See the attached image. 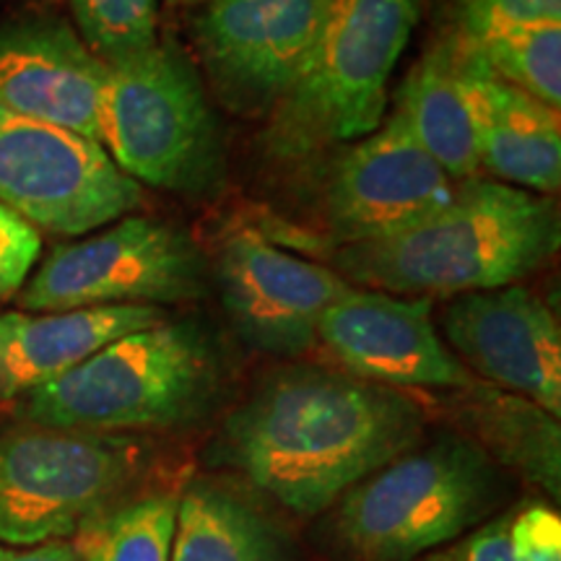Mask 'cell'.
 <instances>
[{
	"mask_svg": "<svg viewBox=\"0 0 561 561\" xmlns=\"http://www.w3.org/2000/svg\"><path fill=\"white\" fill-rule=\"evenodd\" d=\"M401 390L346 371L291 367L268 377L224 424L221 458L297 515H318L424 437Z\"/></svg>",
	"mask_w": 561,
	"mask_h": 561,
	"instance_id": "obj_1",
	"label": "cell"
},
{
	"mask_svg": "<svg viewBox=\"0 0 561 561\" xmlns=\"http://www.w3.org/2000/svg\"><path fill=\"white\" fill-rule=\"evenodd\" d=\"M557 201L489 178L460 180L447 206L382 240L341 244L348 284L396 297L453 299L520 284L557 255Z\"/></svg>",
	"mask_w": 561,
	"mask_h": 561,
	"instance_id": "obj_2",
	"label": "cell"
},
{
	"mask_svg": "<svg viewBox=\"0 0 561 561\" xmlns=\"http://www.w3.org/2000/svg\"><path fill=\"white\" fill-rule=\"evenodd\" d=\"M219 388L221 362L210 335L193 320H164L110 341L21 398L16 411L47 430L161 432L198 421Z\"/></svg>",
	"mask_w": 561,
	"mask_h": 561,
	"instance_id": "obj_3",
	"label": "cell"
},
{
	"mask_svg": "<svg viewBox=\"0 0 561 561\" xmlns=\"http://www.w3.org/2000/svg\"><path fill=\"white\" fill-rule=\"evenodd\" d=\"M426 0H333L289 94L271 112L265 149L299 161L380 128L388 81Z\"/></svg>",
	"mask_w": 561,
	"mask_h": 561,
	"instance_id": "obj_4",
	"label": "cell"
},
{
	"mask_svg": "<svg viewBox=\"0 0 561 561\" xmlns=\"http://www.w3.org/2000/svg\"><path fill=\"white\" fill-rule=\"evenodd\" d=\"M102 146L138 185L191 195L216 193L227 174L219 121L193 60L174 42L110 68Z\"/></svg>",
	"mask_w": 561,
	"mask_h": 561,
	"instance_id": "obj_5",
	"label": "cell"
},
{
	"mask_svg": "<svg viewBox=\"0 0 561 561\" xmlns=\"http://www.w3.org/2000/svg\"><path fill=\"white\" fill-rule=\"evenodd\" d=\"M494 462L473 439L439 437L346 491L335 528L362 561H411L453 541L494 507Z\"/></svg>",
	"mask_w": 561,
	"mask_h": 561,
	"instance_id": "obj_6",
	"label": "cell"
},
{
	"mask_svg": "<svg viewBox=\"0 0 561 561\" xmlns=\"http://www.w3.org/2000/svg\"><path fill=\"white\" fill-rule=\"evenodd\" d=\"M210 265L193 237L153 216H123L107 229L55 244L16 294L26 312H76L206 299Z\"/></svg>",
	"mask_w": 561,
	"mask_h": 561,
	"instance_id": "obj_7",
	"label": "cell"
},
{
	"mask_svg": "<svg viewBox=\"0 0 561 561\" xmlns=\"http://www.w3.org/2000/svg\"><path fill=\"white\" fill-rule=\"evenodd\" d=\"M140 445L125 434L26 424L0 434V546L73 538L136 481Z\"/></svg>",
	"mask_w": 561,
	"mask_h": 561,
	"instance_id": "obj_8",
	"label": "cell"
},
{
	"mask_svg": "<svg viewBox=\"0 0 561 561\" xmlns=\"http://www.w3.org/2000/svg\"><path fill=\"white\" fill-rule=\"evenodd\" d=\"M144 201L96 140L0 110V206L37 231L83 237Z\"/></svg>",
	"mask_w": 561,
	"mask_h": 561,
	"instance_id": "obj_9",
	"label": "cell"
},
{
	"mask_svg": "<svg viewBox=\"0 0 561 561\" xmlns=\"http://www.w3.org/2000/svg\"><path fill=\"white\" fill-rule=\"evenodd\" d=\"M333 0H206L193 42L216 100L268 117L314 53Z\"/></svg>",
	"mask_w": 561,
	"mask_h": 561,
	"instance_id": "obj_10",
	"label": "cell"
},
{
	"mask_svg": "<svg viewBox=\"0 0 561 561\" xmlns=\"http://www.w3.org/2000/svg\"><path fill=\"white\" fill-rule=\"evenodd\" d=\"M455 187L458 180L421 149L403 117L392 112L388 123L328 161L322 221L341 244L382 240L447 206Z\"/></svg>",
	"mask_w": 561,
	"mask_h": 561,
	"instance_id": "obj_11",
	"label": "cell"
},
{
	"mask_svg": "<svg viewBox=\"0 0 561 561\" xmlns=\"http://www.w3.org/2000/svg\"><path fill=\"white\" fill-rule=\"evenodd\" d=\"M210 273L237 335L273 356L310 351L322 314L354 289L339 271L291 255L248 227L224 237Z\"/></svg>",
	"mask_w": 561,
	"mask_h": 561,
	"instance_id": "obj_12",
	"label": "cell"
},
{
	"mask_svg": "<svg viewBox=\"0 0 561 561\" xmlns=\"http://www.w3.org/2000/svg\"><path fill=\"white\" fill-rule=\"evenodd\" d=\"M447 348L494 388L561 413V331L551 307L520 284L453 297L442 310Z\"/></svg>",
	"mask_w": 561,
	"mask_h": 561,
	"instance_id": "obj_13",
	"label": "cell"
},
{
	"mask_svg": "<svg viewBox=\"0 0 561 561\" xmlns=\"http://www.w3.org/2000/svg\"><path fill=\"white\" fill-rule=\"evenodd\" d=\"M434 299L351 289L322 314L318 343L359 380L385 388H471L476 377L434 325Z\"/></svg>",
	"mask_w": 561,
	"mask_h": 561,
	"instance_id": "obj_14",
	"label": "cell"
},
{
	"mask_svg": "<svg viewBox=\"0 0 561 561\" xmlns=\"http://www.w3.org/2000/svg\"><path fill=\"white\" fill-rule=\"evenodd\" d=\"M110 66L62 19L0 24V110L50 123L102 144Z\"/></svg>",
	"mask_w": 561,
	"mask_h": 561,
	"instance_id": "obj_15",
	"label": "cell"
},
{
	"mask_svg": "<svg viewBox=\"0 0 561 561\" xmlns=\"http://www.w3.org/2000/svg\"><path fill=\"white\" fill-rule=\"evenodd\" d=\"M466 83L481 172L489 180L553 198L561 187L559 110L491 73L468 42Z\"/></svg>",
	"mask_w": 561,
	"mask_h": 561,
	"instance_id": "obj_16",
	"label": "cell"
},
{
	"mask_svg": "<svg viewBox=\"0 0 561 561\" xmlns=\"http://www.w3.org/2000/svg\"><path fill=\"white\" fill-rule=\"evenodd\" d=\"M170 320L161 307L128 305L76 312H0V409L53 382L121 335Z\"/></svg>",
	"mask_w": 561,
	"mask_h": 561,
	"instance_id": "obj_17",
	"label": "cell"
},
{
	"mask_svg": "<svg viewBox=\"0 0 561 561\" xmlns=\"http://www.w3.org/2000/svg\"><path fill=\"white\" fill-rule=\"evenodd\" d=\"M396 112L413 140L453 180L481 178L466 83V42L458 34L442 30L413 62L398 89Z\"/></svg>",
	"mask_w": 561,
	"mask_h": 561,
	"instance_id": "obj_18",
	"label": "cell"
},
{
	"mask_svg": "<svg viewBox=\"0 0 561 561\" xmlns=\"http://www.w3.org/2000/svg\"><path fill=\"white\" fill-rule=\"evenodd\" d=\"M462 416L476 434V445L489 458L520 471L525 479L559 496L561 437L559 419L515 392L476 380L462 388Z\"/></svg>",
	"mask_w": 561,
	"mask_h": 561,
	"instance_id": "obj_19",
	"label": "cell"
},
{
	"mask_svg": "<svg viewBox=\"0 0 561 561\" xmlns=\"http://www.w3.org/2000/svg\"><path fill=\"white\" fill-rule=\"evenodd\" d=\"M172 561H286L268 517L227 489L195 483L180 496Z\"/></svg>",
	"mask_w": 561,
	"mask_h": 561,
	"instance_id": "obj_20",
	"label": "cell"
},
{
	"mask_svg": "<svg viewBox=\"0 0 561 561\" xmlns=\"http://www.w3.org/2000/svg\"><path fill=\"white\" fill-rule=\"evenodd\" d=\"M180 496L170 491L117 502L73 536L81 561H172Z\"/></svg>",
	"mask_w": 561,
	"mask_h": 561,
	"instance_id": "obj_21",
	"label": "cell"
},
{
	"mask_svg": "<svg viewBox=\"0 0 561 561\" xmlns=\"http://www.w3.org/2000/svg\"><path fill=\"white\" fill-rule=\"evenodd\" d=\"M466 42L510 87L561 107V24L502 26Z\"/></svg>",
	"mask_w": 561,
	"mask_h": 561,
	"instance_id": "obj_22",
	"label": "cell"
},
{
	"mask_svg": "<svg viewBox=\"0 0 561 561\" xmlns=\"http://www.w3.org/2000/svg\"><path fill=\"white\" fill-rule=\"evenodd\" d=\"M76 32L104 66L140 58L157 45V0H68Z\"/></svg>",
	"mask_w": 561,
	"mask_h": 561,
	"instance_id": "obj_23",
	"label": "cell"
},
{
	"mask_svg": "<svg viewBox=\"0 0 561 561\" xmlns=\"http://www.w3.org/2000/svg\"><path fill=\"white\" fill-rule=\"evenodd\" d=\"M517 24H561V0H447L445 30L466 39Z\"/></svg>",
	"mask_w": 561,
	"mask_h": 561,
	"instance_id": "obj_24",
	"label": "cell"
},
{
	"mask_svg": "<svg viewBox=\"0 0 561 561\" xmlns=\"http://www.w3.org/2000/svg\"><path fill=\"white\" fill-rule=\"evenodd\" d=\"M42 234L32 224L0 206V305L16 297L39 261Z\"/></svg>",
	"mask_w": 561,
	"mask_h": 561,
	"instance_id": "obj_25",
	"label": "cell"
},
{
	"mask_svg": "<svg viewBox=\"0 0 561 561\" xmlns=\"http://www.w3.org/2000/svg\"><path fill=\"white\" fill-rule=\"evenodd\" d=\"M515 561H561V520L543 504H533L510 523Z\"/></svg>",
	"mask_w": 561,
	"mask_h": 561,
	"instance_id": "obj_26",
	"label": "cell"
},
{
	"mask_svg": "<svg viewBox=\"0 0 561 561\" xmlns=\"http://www.w3.org/2000/svg\"><path fill=\"white\" fill-rule=\"evenodd\" d=\"M510 523L494 520L476 530L455 553V561H515L510 541Z\"/></svg>",
	"mask_w": 561,
	"mask_h": 561,
	"instance_id": "obj_27",
	"label": "cell"
},
{
	"mask_svg": "<svg viewBox=\"0 0 561 561\" xmlns=\"http://www.w3.org/2000/svg\"><path fill=\"white\" fill-rule=\"evenodd\" d=\"M0 561H81L79 553L70 543L53 541L32 546V549H13V546H0Z\"/></svg>",
	"mask_w": 561,
	"mask_h": 561,
	"instance_id": "obj_28",
	"label": "cell"
},
{
	"mask_svg": "<svg viewBox=\"0 0 561 561\" xmlns=\"http://www.w3.org/2000/svg\"><path fill=\"white\" fill-rule=\"evenodd\" d=\"M172 3H180V5H191V3H198V0H172Z\"/></svg>",
	"mask_w": 561,
	"mask_h": 561,
	"instance_id": "obj_29",
	"label": "cell"
}]
</instances>
